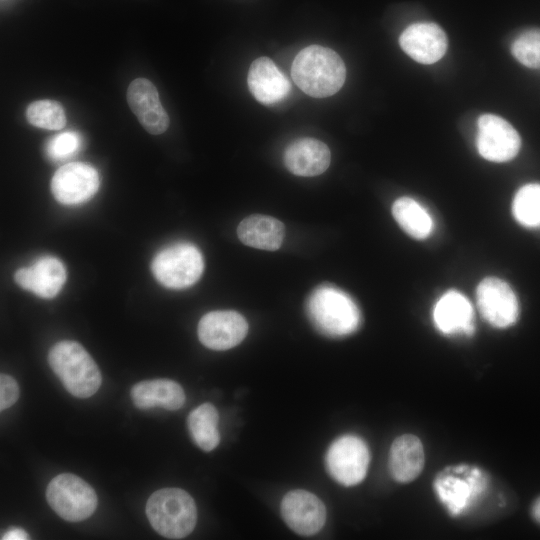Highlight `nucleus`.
<instances>
[{
    "instance_id": "nucleus-1",
    "label": "nucleus",
    "mask_w": 540,
    "mask_h": 540,
    "mask_svg": "<svg viewBox=\"0 0 540 540\" xmlns=\"http://www.w3.org/2000/svg\"><path fill=\"white\" fill-rule=\"evenodd\" d=\"M489 475L471 464L449 465L435 477L433 491L441 506L452 517L468 514L486 496Z\"/></svg>"
},
{
    "instance_id": "nucleus-2",
    "label": "nucleus",
    "mask_w": 540,
    "mask_h": 540,
    "mask_svg": "<svg viewBox=\"0 0 540 540\" xmlns=\"http://www.w3.org/2000/svg\"><path fill=\"white\" fill-rule=\"evenodd\" d=\"M291 75L295 84L307 95L324 98L337 93L346 78V67L332 49L310 45L294 58Z\"/></svg>"
},
{
    "instance_id": "nucleus-3",
    "label": "nucleus",
    "mask_w": 540,
    "mask_h": 540,
    "mask_svg": "<svg viewBox=\"0 0 540 540\" xmlns=\"http://www.w3.org/2000/svg\"><path fill=\"white\" fill-rule=\"evenodd\" d=\"M306 311L313 326L323 335L345 337L356 332L361 312L355 301L341 289L323 285L308 298Z\"/></svg>"
},
{
    "instance_id": "nucleus-4",
    "label": "nucleus",
    "mask_w": 540,
    "mask_h": 540,
    "mask_svg": "<svg viewBox=\"0 0 540 540\" xmlns=\"http://www.w3.org/2000/svg\"><path fill=\"white\" fill-rule=\"evenodd\" d=\"M48 362L66 390L77 398H89L101 386L97 364L78 342L64 340L56 343L50 349Z\"/></svg>"
},
{
    "instance_id": "nucleus-5",
    "label": "nucleus",
    "mask_w": 540,
    "mask_h": 540,
    "mask_svg": "<svg viewBox=\"0 0 540 540\" xmlns=\"http://www.w3.org/2000/svg\"><path fill=\"white\" fill-rule=\"evenodd\" d=\"M146 515L153 529L169 539L188 536L197 522L193 498L180 488H162L148 498Z\"/></svg>"
},
{
    "instance_id": "nucleus-6",
    "label": "nucleus",
    "mask_w": 540,
    "mask_h": 540,
    "mask_svg": "<svg viewBox=\"0 0 540 540\" xmlns=\"http://www.w3.org/2000/svg\"><path fill=\"white\" fill-rule=\"evenodd\" d=\"M151 270L161 285L170 289H185L201 277L204 260L194 244L178 242L163 248L155 255Z\"/></svg>"
},
{
    "instance_id": "nucleus-7",
    "label": "nucleus",
    "mask_w": 540,
    "mask_h": 540,
    "mask_svg": "<svg viewBox=\"0 0 540 540\" xmlns=\"http://www.w3.org/2000/svg\"><path fill=\"white\" fill-rule=\"evenodd\" d=\"M46 500L61 518L70 522L89 518L98 503L94 489L71 473L59 474L49 482Z\"/></svg>"
},
{
    "instance_id": "nucleus-8",
    "label": "nucleus",
    "mask_w": 540,
    "mask_h": 540,
    "mask_svg": "<svg viewBox=\"0 0 540 540\" xmlns=\"http://www.w3.org/2000/svg\"><path fill=\"white\" fill-rule=\"evenodd\" d=\"M370 452L366 442L356 435H343L329 446L326 467L339 484L355 486L366 477Z\"/></svg>"
},
{
    "instance_id": "nucleus-9",
    "label": "nucleus",
    "mask_w": 540,
    "mask_h": 540,
    "mask_svg": "<svg viewBox=\"0 0 540 540\" xmlns=\"http://www.w3.org/2000/svg\"><path fill=\"white\" fill-rule=\"evenodd\" d=\"M476 302L483 319L492 327L506 329L514 325L519 317V301L504 280L489 276L477 286Z\"/></svg>"
},
{
    "instance_id": "nucleus-10",
    "label": "nucleus",
    "mask_w": 540,
    "mask_h": 540,
    "mask_svg": "<svg viewBox=\"0 0 540 540\" xmlns=\"http://www.w3.org/2000/svg\"><path fill=\"white\" fill-rule=\"evenodd\" d=\"M478 153L491 162H507L519 152L521 138L505 119L494 114L481 115L477 122Z\"/></svg>"
},
{
    "instance_id": "nucleus-11",
    "label": "nucleus",
    "mask_w": 540,
    "mask_h": 540,
    "mask_svg": "<svg viewBox=\"0 0 540 540\" xmlns=\"http://www.w3.org/2000/svg\"><path fill=\"white\" fill-rule=\"evenodd\" d=\"M99 185V174L93 166L72 162L61 166L54 173L51 192L61 204L78 205L93 197Z\"/></svg>"
},
{
    "instance_id": "nucleus-12",
    "label": "nucleus",
    "mask_w": 540,
    "mask_h": 540,
    "mask_svg": "<svg viewBox=\"0 0 540 540\" xmlns=\"http://www.w3.org/2000/svg\"><path fill=\"white\" fill-rule=\"evenodd\" d=\"M280 509L285 523L299 535H314L326 522L324 503L306 490L288 492L281 501Z\"/></svg>"
},
{
    "instance_id": "nucleus-13",
    "label": "nucleus",
    "mask_w": 540,
    "mask_h": 540,
    "mask_svg": "<svg viewBox=\"0 0 540 540\" xmlns=\"http://www.w3.org/2000/svg\"><path fill=\"white\" fill-rule=\"evenodd\" d=\"M248 323L236 311H212L205 314L198 323L200 342L212 350H228L238 345L246 337Z\"/></svg>"
},
{
    "instance_id": "nucleus-14",
    "label": "nucleus",
    "mask_w": 540,
    "mask_h": 540,
    "mask_svg": "<svg viewBox=\"0 0 540 540\" xmlns=\"http://www.w3.org/2000/svg\"><path fill=\"white\" fill-rule=\"evenodd\" d=\"M432 320L435 328L446 336H470L474 333L473 306L457 290H448L437 299Z\"/></svg>"
},
{
    "instance_id": "nucleus-15",
    "label": "nucleus",
    "mask_w": 540,
    "mask_h": 540,
    "mask_svg": "<svg viewBox=\"0 0 540 540\" xmlns=\"http://www.w3.org/2000/svg\"><path fill=\"white\" fill-rule=\"evenodd\" d=\"M127 102L143 128L153 135L164 133L170 123L154 84L145 78L131 82L127 90Z\"/></svg>"
},
{
    "instance_id": "nucleus-16",
    "label": "nucleus",
    "mask_w": 540,
    "mask_h": 540,
    "mask_svg": "<svg viewBox=\"0 0 540 540\" xmlns=\"http://www.w3.org/2000/svg\"><path fill=\"white\" fill-rule=\"evenodd\" d=\"M402 50L416 62L433 64L447 49V37L440 26L431 22L408 26L399 38Z\"/></svg>"
},
{
    "instance_id": "nucleus-17",
    "label": "nucleus",
    "mask_w": 540,
    "mask_h": 540,
    "mask_svg": "<svg viewBox=\"0 0 540 540\" xmlns=\"http://www.w3.org/2000/svg\"><path fill=\"white\" fill-rule=\"evenodd\" d=\"M14 280L23 289L50 299L62 289L66 281V270L58 258L43 256L32 266L18 269Z\"/></svg>"
},
{
    "instance_id": "nucleus-18",
    "label": "nucleus",
    "mask_w": 540,
    "mask_h": 540,
    "mask_svg": "<svg viewBox=\"0 0 540 540\" xmlns=\"http://www.w3.org/2000/svg\"><path fill=\"white\" fill-rule=\"evenodd\" d=\"M247 83L254 98L265 105L284 100L291 90L286 76L268 57L257 58L251 63Z\"/></svg>"
},
{
    "instance_id": "nucleus-19",
    "label": "nucleus",
    "mask_w": 540,
    "mask_h": 540,
    "mask_svg": "<svg viewBox=\"0 0 540 540\" xmlns=\"http://www.w3.org/2000/svg\"><path fill=\"white\" fill-rule=\"evenodd\" d=\"M331 161L328 146L315 138H300L291 142L284 152V164L294 175L313 177L327 170Z\"/></svg>"
},
{
    "instance_id": "nucleus-20",
    "label": "nucleus",
    "mask_w": 540,
    "mask_h": 540,
    "mask_svg": "<svg viewBox=\"0 0 540 540\" xmlns=\"http://www.w3.org/2000/svg\"><path fill=\"white\" fill-rule=\"evenodd\" d=\"M425 463L424 446L414 434H402L392 443L388 467L392 478L398 483H409L422 472Z\"/></svg>"
},
{
    "instance_id": "nucleus-21",
    "label": "nucleus",
    "mask_w": 540,
    "mask_h": 540,
    "mask_svg": "<svg viewBox=\"0 0 540 540\" xmlns=\"http://www.w3.org/2000/svg\"><path fill=\"white\" fill-rule=\"evenodd\" d=\"M134 405L140 409L161 407L178 410L185 403V393L177 382L170 379H153L136 383L131 389Z\"/></svg>"
},
{
    "instance_id": "nucleus-22",
    "label": "nucleus",
    "mask_w": 540,
    "mask_h": 540,
    "mask_svg": "<svg viewBox=\"0 0 540 540\" xmlns=\"http://www.w3.org/2000/svg\"><path fill=\"white\" fill-rule=\"evenodd\" d=\"M237 235L240 241L250 247L275 251L280 248L285 228L281 221L266 215H251L243 219Z\"/></svg>"
},
{
    "instance_id": "nucleus-23",
    "label": "nucleus",
    "mask_w": 540,
    "mask_h": 540,
    "mask_svg": "<svg viewBox=\"0 0 540 540\" xmlns=\"http://www.w3.org/2000/svg\"><path fill=\"white\" fill-rule=\"evenodd\" d=\"M392 215L400 228L417 240L428 238L434 229V221L427 209L417 200L403 196L394 201Z\"/></svg>"
},
{
    "instance_id": "nucleus-24",
    "label": "nucleus",
    "mask_w": 540,
    "mask_h": 540,
    "mask_svg": "<svg viewBox=\"0 0 540 540\" xmlns=\"http://www.w3.org/2000/svg\"><path fill=\"white\" fill-rule=\"evenodd\" d=\"M219 414L211 403H203L193 409L187 418L190 435L196 445L209 452L220 442Z\"/></svg>"
},
{
    "instance_id": "nucleus-25",
    "label": "nucleus",
    "mask_w": 540,
    "mask_h": 540,
    "mask_svg": "<svg viewBox=\"0 0 540 540\" xmlns=\"http://www.w3.org/2000/svg\"><path fill=\"white\" fill-rule=\"evenodd\" d=\"M515 220L526 228H540V184L522 186L512 202Z\"/></svg>"
},
{
    "instance_id": "nucleus-26",
    "label": "nucleus",
    "mask_w": 540,
    "mask_h": 540,
    "mask_svg": "<svg viewBox=\"0 0 540 540\" xmlns=\"http://www.w3.org/2000/svg\"><path fill=\"white\" fill-rule=\"evenodd\" d=\"M26 118L33 126L48 130H60L66 124L63 107L53 100H38L31 103L26 109Z\"/></svg>"
},
{
    "instance_id": "nucleus-27",
    "label": "nucleus",
    "mask_w": 540,
    "mask_h": 540,
    "mask_svg": "<svg viewBox=\"0 0 540 540\" xmlns=\"http://www.w3.org/2000/svg\"><path fill=\"white\" fill-rule=\"evenodd\" d=\"M513 56L524 66L540 68V29L521 33L512 43Z\"/></svg>"
},
{
    "instance_id": "nucleus-28",
    "label": "nucleus",
    "mask_w": 540,
    "mask_h": 540,
    "mask_svg": "<svg viewBox=\"0 0 540 540\" xmlns=\"http://www.w3.org/2000/svg\"><path fill=\"white\" fill-rule=\"evenodd\" d=\"M80 135L73 131L56 135L46 145L47 155L53 160H62L75 154L81 147Z\"/></svg>"
},
{
    "instance_id": "nucleus-29",
    "label": "nucleus",
    "mask_w": 540,
    "mask_h": 540,
    "mask_svg": "<svg viewBox=\"0 0 540 540\" xmlns=\"http://www.w3.org/2000/svg\"><path fill=\"white\" fill-rule=\"evenodd\" d=\"M19 398V386L16 380L7 375L0 376V410L11 407Z\"/></svg>"
},
{
    "instance_id": "nucleus-30",
    "label": "nucleus",
    "mask_w": 540,
    "mask_h": 540,
    "mask_svg": "<svg viewBox=\"0 0 540 540\" xmlns=\"http://www.w3.org/2000/svg\"><path fill=\"white\" fill-rule=\"evenodd\" d=\"M2 540H25L29 539V535L22 528H10L1 537Z\"/></svg>"
},
{
    "instance_id": "nucleus-31",
    "label": "nucleus",
    "mask_w": 540,
    "mask_h": 540,
    "mask_svg": "<svg viewBox=\"0 0 540 540\" xmlns=\"http://www.w3.org/2000/svg\"><path fill=\"white\" fill-rule=\"evenodd\" d=\"M531 515L533 519L540 524V497L534 501L531 507Z\"/></svg>"
}]
</instances>
